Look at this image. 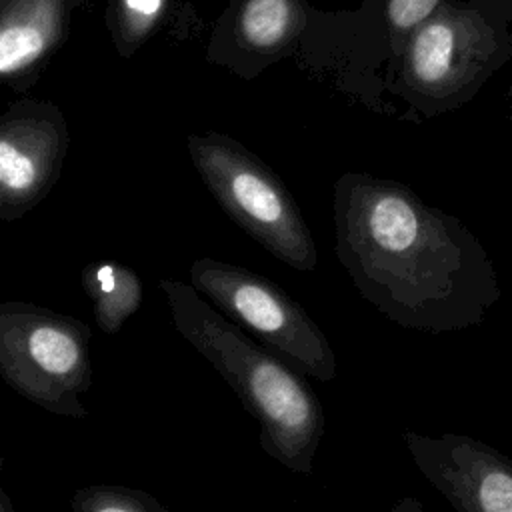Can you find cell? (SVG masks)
<instances>
[{
    "label": "cell",
    "mask_w": 512,
    "mask_h": 512,
    "mask_svg": "<svg viewBox=\"0 0 512 512\" xmlns=\"http://www.w3.org/2000/svg\"><path fill=\"white\" fill-rule=\"evenodd\" d=\"M336 256L360 296L394 324L456 332L480 324L500 280L480 238L404 182L348 170L332 194Z\"/></svg>",
    "instance_id": "cell-1"
},
{
    "label": "cell",
    "mask_w": 512,
    "mask_h": 512,
    "mask_svg": "<svg viewBox=\"0 0 512 512\" xmlns=\"http://www.w3.org/2000/svg\"><path fill=\"white\" fill-rule=\"evenodd\" d=\"M176 332L206 358L260 426L262 450L298 474H310L324 430L322 406L298 372L230 322L190 282L164 278Z\"/></svg>",
    "instance_id": "cell-2"
},
{
    "label": "cell",
    "mask_w": 512,
    "mask_h": 512,
    "mask_svg": "<svg viewBox=\"0 0 512 512\" xmlns=\"http://www.w3.org/2000/svg\"><path fill=\"white\" fill-rule=\"evenodd\" d=\"M512 58V0H452L406 42L388 96L422 122L472 102Z\"/></svg>",
    "instance_id": "cell-3"
},
{
    "label": "cell",
    "mask_w": 512,
    "mask_h": 512,
    "mask_svg": "<svg viewBox=\"0 0 512 512\" xmlns=\"http://www.w3.org/2000/svg\"><path fill=\"white\" fill-rule=\"evenodd\" d=\"M452 0H360L354 10L312 6L298 50L310 66L328 72L338 90L376 114H394L388 88L410 36Z\"/></svg>",
    "instance_id": "cell-4"
},
{
    "label": "cell",
    "mask_w": 512,
    "mask_h": 512,
    "mask_svg": "<svg viewBox=\"0 0 512 512\" xmlns=\"http://www.w3.org/2000/svg\"><path fill=\"white\" fill-rule=\"evenodd\" d=\"M186 148L218 206L276 260L312 272L318 252L286 184L252 150L220 132H194Z\"/></svg>",
    "instance_id": "cell-5"
},
{
    "label": "cell",
    "mask_w": 512,
    "mask_h": 512,
    "mask_svg": "<svg viewBox=\"0 0 512 512\" xmlns=\"http://www.w3.org/2000/svg\"><path fill=\"white\" fill-rule=\"evenodd\" d=\"M0 376L54 416H88L82 398L92 386L90 328L32 302H0Z\"/></svg>",
    "instance_id": "cell-6"
},
{
    "label": "cell",
    "mask_w": 512,
    "mask_h": 512,
    "mask_svg": "<svg viewBox=\"0 0 512 512\" xmlns=\"http://www.w3.org/2000/svg\"><path fill=\"white\" fill-rule=\"evenodd\" d=\"M190 284L218 312L294 370L320 382L336 378V354L306 310L276 282L238 264L198 258Z\"/></svg>",
    "instance_id": "cell-7"
},
{
    "label": "cell",
    "mask_w": 512,
    "mask_h": 512,
    "mask_svg": "<svg viewBox=\"0 0 512 512\" xmlns=\"http://www.w3.org/2000/svg\"><path fill=\"white\" fill-rule=\"evenodd\" d=\"M68 148L58 104L22 98L0 112V222L26 216L52 192Z\"/></svg>",
    "instance_id": "cell-8"
},
{
    "label": "cell",
    "mask_w": 512,
    "mask_h": 512,
    "mask_svg": "<svg viewBox=\"0 0 512 512\" xmlns=\"http://www.w3.org/2000/svg\"><path fill=\"white\" fill-rule=\"evenodd\" d=\"M414 466L456 512H512V460L456 432H404Z\"/></svg>",
    "instance_id": "cell-9"
},
{
    "label": "cell",
    "mask_w": 512,
    "mask_h": 512,
    "mask_svg": "<svg viewBox=\"0 0 512 512\" xmlns=\"http://www.w3.org/2000/svg\"><path fill=\"white\" fill-rule=\"evenodd\" d=\"M310 16L306 0H230L214 22L206 60L252 80L300 48Z\"/></svg>",
    "instance_id": "cell-10"
},
{
    "label": "cell",
    "mask_w": 512,
    "mask_h": 512,
    "mask_svg": "<svg viewBox=\"0 0 512 512\" xmlns=\"http://www.w3.org/2000/svg\"><path fill=\"white\" fill-rule=\"evenodd\" d=\"M84 0H0V88H32L66 44Z\"/></svg>",
    "instance_id": "cell-11"
},
{
    "label": "cell",
    "mask_w": 512,
    "mask_h": 512,
    "mask_svg": "<svg viewBox=\"0 0 512 512\" xmlns=\"http://www.w3.org/2000/svg\"><path fill=\"white\" fill-rule=\"evenodd\" d=\"M80 282L92 304L94 320L106 334L120 332L142 304V280L122 262H92L82 268Z\"/></svg>",
    "instance_id": "cell-12"
},
{
    "label": "cell",
    "mask_w": 512,
    "mask_h": 512,
    "mask_svg": "<svg viewBox=\"0 0 512 512\" xmlns=\"http://www.w3.org/2000/svg\"><path fill=\"white\" fill-rule=\"evenodd\" d=\"M172 0H106L104 22L116 52L132 58L168 20Z\"/></svg>",
    "instance_id": "cell-13"
},
{
    "label": "cell",
    "mask_w": 512,
    "mask_h": 512,
    "mask_svg": "<svg viewBox=\"0 0 512 512\" xmlns=\"http://www.w3.org/2000/svg\"><path fill=\"white\" fill-rule=\"evenodd\" d=\"M72 512H166L148 492L120 484H92L78 488L70 500Z\"/></svg>",
    "instance_id": "cell-14"
},
{
    "label": "cell",
    "mask_w": 512,
    "mask_h": 512,
    "mask_svg": "<svg viewBox=\"0 0 512 512\" xmlns=\"http://www.w3.org/2000/svg\"><path fill=\"white\" fill-rule=\"evenodd\" d=\"M388 512H424V508H422V504L416 498L406 496L400 502H396Z\"/></svg>",
    "instance_id": "cell-15"
},
{
    "label": "cell",
    "mask_w": 512,
    "mask_h": 512,
    "mask_svg": "<svg viewBox=\"0 0 512 512\" xmlns=\"http://www.w3.org/2000/svg\"><path fill=\"white\" fill-rule=\"evenodd\" d=\"M0 470H2V458H0ZM0 512H16L10 498L6 496V492L0 488Z\"/></svg>",
    "instance_id": "cell-16"
},
{
    "label": "cell",
    "mask_w": 512,
    "mask_h": 512,
    "mask_svg": "<svg viewBox=\"0 0 512 512\" xmlns=\"http://www.w3.org/2000/svg\"><path fill=\"white\" fill-rule=\"evenodd\" d=\"M508 112H510V120H512V84L508 88Z\"/></svg>",
    "instance_id": "cell-17"
}]
</instances>
